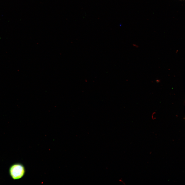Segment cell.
Masks as SVG:
<instances>
[{
	"mask_svg": "<svg viewBox=\"0 0 185 185\" xmlns=\"http://www.w3.org/2000/svg\"><path fill=\"white\" fill-rule=\"evenodd\" d=\"M25 171L24 165L19 163L12 164L10 166L9 169V175L14 180H18L22 178L24 176Z\"/></svg>",
	"mask_w": 185,
	"mask_h": 185,
	"instance_id": "6da1fadb",
	"label": "cell"
},
{
	"mask_svg": "<svg viewBox=\"0 0 185 185\" xmlns=\"http://www.w3.org/2000/svg\"><path fill=\"white\" fill-rule=\"evenodd\" d=\"M155 114V112H154L153 113H152V114L151 117H152V119H155V118L154 117H155H155H154Z\"/></svg>",
	"mask_w": 185,
	"mask_h": 185,
	"instance_id": "7a4b0ae2",
	"label": "cell"
},
{
	"mask_svg": "<svg viewBox=\"0 0 185 185\" xmlns=\"http://www.w3.org/2000/svg\"><path fill=\"white\" fill-rule=\"evenodd\" d=\"M156 82H160V80H156Z\"/></svg>",
	"mask_w": 185,
	"mask_h": 185,
	"instance_id": "3957f363",
	"label": "cell"
},
{
	"mask_svg": "<svg viewBox=\"0 0 185 185\" xmlns=\"http://www.w3.org/2000/svg\"></svg>",
	"mask_w": 185,
	"mask_h": 185,
	"instance_id": "277c9868",
	"label": "cell"
}]
</instances>
